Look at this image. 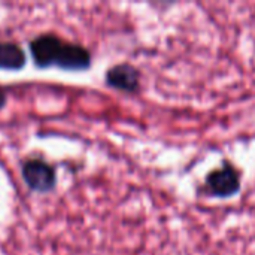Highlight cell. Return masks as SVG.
<instances>
[{
  "label": "cell",
  "mask_w": 255,
  "mask_h": 255,
  "mask_svg": "<svg viewBox=\"0 0 255 255\" xmlns=\"http://www.w3.org/2000/svg\"><path fill=\"white\" fill-rule=\"evenodd\" d=\"M28 51L36 67H58L64 72H85L93 64L91 52L55 33H40L28 42Z\"/></svg>",
  "instance_id": "6da1fadb"
},
{
  "label": "cell",
  "mask_w": 255,
  "mask_h": 255,
  "mask_svg": "<svg viewBox=\"0 0 255 255\" xmlns=\"http://www.w3.org/2000/svg\"><path fill=\"white\" fill-rule=\"evenodd\" d=\"M25 187L36 194H48L57 188V169L43 157H27L19 164Z\"/></svg>",
  "instance_id": "7a4b0ae2"
},
{
  "label": "cell",
  "mask_w": 255,
  "mask_h": 255,
  "mask_svg": "<svg viewBox=\"0 0 255 255\" xmlns=\"http://www.w3.org/2000/svg\"><path fill=\"white\" fill-rule=\"evenodd\" d=\"M208 193L217 197H229L239 191L241 179L239 173L233 166H226L223 169L214 170L206 179Z\"/></svg>",
  "instance_id": "3957f363"
},
{
  "label": "cell",
  "mask_w": 255,
  "mask_h": 255,
  "mask_svg": "<svg viewBox=\"0 0 255 255\" xmlns=\"http://www.w3.org/2000/svg\"><path fill=\"white\" fill-rule=\"evenodd\" d=\"M105 82L108 87L124 93H136L140 84V73L136 67L128 63L115 64L108 69L105 75Z\"/></svg>",
  "instance_id": "277c9868"
},
{
  "label": "cell",
  "mask_w": 255,
  "mask_h": 255,
  "mask_svg": "<svg viewBox=\"0 0 255 255\" xmlns=\"http://www.w3.org/2000/svg\"><path fill=\"white\" fill-rule=\"evenodd\" d=\"M27 64L24 49L12 40H0V70L19 72Z\"/></svg>",
  "instance_id": "5b68a950"
},
{
  "label": "cell",
  "mask_w": 255,
  "mask_h": 255,
  "mask_svg": "<svg viewBox=\"0 0 255 255\" xmlns=\"http://www.w3.org/2000/svg\"><path fill=\"white\" fill-rule=\"evenodd\" d=\"M7 105V93L0 88V111Z\"/></svg>",
  "instance_id": "8992f818"
}]
</instances>
